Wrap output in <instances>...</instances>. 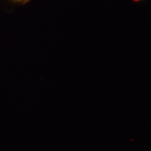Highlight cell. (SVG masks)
Segmentation results:
<instances>
[{"mask_svg":"<svg viewBox=\"0 0 151 151\" xmlns=\"http://www.w3.org/2000/svg\"><path fill=\"white\" fill-rule=\"evenodd\" d=\"M14 1H17V2H24V4H25L26 2H28L29 0H14Z\"/></svg>","mask_w":151,"mask_h":151,"instance_id":"cell-1","label":"cell"},{"mask_svg":"<svg viewBox=\"0 0 151 151\" xmlns=\"http://www.w3.org/2000/svg\"><path fill=\"white\" fill-rule=\"evenodd\" d=\"M134 1H139V0H134Z\"/></svg>","mask_w":151,"mask_h":151,"instance_id":"cell-2","label":"cell"}]
</instances>
